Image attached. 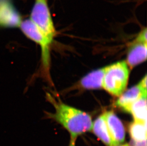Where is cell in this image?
Listing matches in <instances>:
<instances>
[{
  "label": "cell",
  "mask_w": 147,
  "mask_h": 146,
  "mask_svg": "<svg viewBox=\"0 0 147 146\" xmlns=\"http://www.w3.org/2000/svg\"><path fill=\"white\" fill-rule=\"evenodd\" d=\"M47 97L55 111L54 113H48V116L66 129L71 138L77 139L78 136L92 131L93 123L90 115L55 99L49 94Z\"/></svg>",
  "instance_id": "cell-1"
},
{
  "label": "cell",
  "mask_w": 147,
  "mask_h": 146,
  "mask_svg": "<svg viewBox=\"0 0 147 146\" xmlns=\"http://www.w3.org/2000/svg\"><path fill=\"white\" fill-rule=\"evenodd\" d=\"M129 69L126 62L122 61L106 66L102 87L111 95L119 96L128 84Z\"/></svg>",
  "instance_id": "cell-2"
},
{
  "label": "cell",
  "mask_w": 147,
  "mask_h": 146,
  "mask_svg": "<svg viewBox=\"0 0 147 146\" xmlns=\"http://www.w3.org/2000/svg\"><path fill=\"white\" fill-rule=\"evenodd\" d=\"M47 0H36L30 15V19L53 42L56 30Z\"/></svg>",
  "instance_id": "cell-3"
},
{
  "label": "cell",
  "mask_w": 147,
  "mask_h": 146,
  "mask_svg": "<svg viewBox=\"0 0 147 146\" xmlns=\"http://www.w3.org/2000/svg\"><path fill=\"white\" fill-rule=\"evenodd\" d=\"M19 27L27 37L40 46L43 68L48 72L50 66V47L52 42L30 19L22 21Z\"/></svg>",
  "instance_id": "cell-4"
},
{
  "label": "cell",
  "mask_w": 147,
  "mask_h": 146,
  "mask_svg": "<svg viewBox=\"0 0 147 146\" xmlns=\"http://www.w3.org/2000/svg\"><path fill=\"white\" fill-rule=\"evenodd\" d=\"M22 21L21 16L10 0H0V26L18 27Z\"/></svg>",
  "instance_id": "cell-5"
},
{
  "label": "cell",
  "mask_w": 147,
  "mask_h": 146,
  "mask_svg": "<svg viewBox=\"0 0 147 146\" xmlns=\"http://www.w3.org/2000/svg\"><path fill=\"white\" fill-rule=\"evenodd\" d=\"M109 131L114 146L121 144L125 138V130L120 119L113 111L104 113Z\"/></svg>",
  "instance_id": "cell-6"
},
{
  "label": "cell",
  "mask_w": 147,
  "mask_h": 146,
  "mask_svg": "<svg viewBox=\"0 0 147 146\" xmlns=\"http://www.w3.org/2000/svg\"><path fill=\"white\" fill-rule=\"evenodd\" d=\"M142 94H147V92L142 91L138 84L123 92L115 102V105L125 112L129 113L131 105Z\"/></svg>",
  "instance_id": "cell-7"
},
{
  "label": "cell",
  "mask_w": 147,
  "mask_h": 146,
  "mask_svg": "<svg viewBox=\"0 0 147 146\" xmlns=\"http://www.w3.org/2000/svg\"><path fill=\"white\" fill-rule=\"evenodd\" d=\"M147 43L134 42L128 52L127 64L131 69L147 59Z\"/></svg>",
  "instance_id": "cell-8"
},
{
  "label": "cell",
  "mask_w": 147,
  "mask_h": 146,
  "mask_svg": "<svg viewBox=\"0 0 147 146\" xmlns=\"http://www.w3.org/2000/svg\"><path fill=\"white\" fill-rule=\"evenodd\" d=\"M98 138L107 146H114L109 131L105 114L98 116L92 123V130Z\"/></svg>",
  "instance_id": "cell-9"
},
{
  "label": "cell",
  "mask_w": 147,
  "mask_h": 146,
  "mask_svg": "<svg viewBox=\"0 0 147 146\" xmlns=\"http://www.w3.org/2000/svg\"><path fill=\"white\" fill-rule=\"evenodd\" d=\"M106 66L89 73L81 79V86L86 89H98L102 88V84Z\"/></svg>",
  "instance_id": "cell-10"
},
{
  "label": "cell",
  "mask_w": 147,
  "mask_h": 146,
  "mask_svg": "<svg viewBox=\"0 0 147 146\" xmlns=\"http://www.w3.org/2000/svg\"><path fill=\"white\" fill-rule=\"evenodd\" d=\"M129 113L134 121L147 123V94H142L131 105Z\"/></svg>",
  "instance_id": "cell-11"
},
{
  "label": "cell",
  "mask_w": 147,
  "mask_h": 146,
  "mask_svg": "<svg viewBox=\"0 0 147 146\" xmlns=\"http://www.w3.org/2000/svg\"><path fill=\"white\" fill-rule=\"evenodd\" d=\"M129 133L132 140L142 141L147 140V123L134 121L129 127Z\"/></svg>",
  "instance_id": "cell-12"
},
{
  "label": "cell",
  "mask_w": 147,
  "mask_h": 146,
  "mask_svg": "<svg viewBox=\"0 0 147 146\" xmlns=\"http://www.w3.org/2000/svg\"><path fill=\"white\" fill-rule=\"evenodd\" d=\"M147 30L146 28L140 32L138 36L135 40V42H138V43H147Z\"/></svg>",
  "instance_id": "cell-13"
},
{
  "label": "cell",
  "mask_w": 147,
  "mask_h": 146,
  "mask_svg": "<svg viewBox=\"0 0 147 146\" xmlns=\"http://www.w3.org/2000/svg\"><path fill=\"white\" fill-rule=\"evenodd\" d=\"M139 85L142 88V91L145 92H147V76L145 75L143 78L139 83Z\"/></svg>",
  "instance_id": "cell-14"
},
{
  "label": "cell",
  "mask_w": 147,
  "mask_h": 146,
  "mask_svg": "<svg viewBox=\"0 0 147 146\" xmlns=\"http://www.w3.org/2000/svg\"><path fill=\"white\" fill-rule=\"evenodd\" d=\"M131 144V146H147V140L142 141H135L132 140Z\"/></svg>",
  "instance_id": "cell-15"
},
{
  "label": "cell",
  "mask_w": 147,
  "mask_h": 146,
  "mask_svg": "<svg viewBox=\"0 0 147 146\" xmlns=\"http://www.w3.org/2000/svg\"><path fill=\"white\" fill-rule=\"evenodd\" d=\"M76 141V139H73V138H71V140H70L69 146H75Z\"/></svg>",
  "instance_id": "cell-16"
},
{
  "label": "cell",
  "mask_w": 147,
  "mask_h": 146,
  "mask_svg": "<svg viewBox=\"0 0 147 146\" xmlns=\"http://www.w3.org/2000/svg\"><path fill=\"white\" fill-rule=\"evenodd\" d=\"M129 146V144L127 143L123 144H120L116 145V146Z\"/></svg>",
  "instance_id": "cell-17"
}]
</instances>
